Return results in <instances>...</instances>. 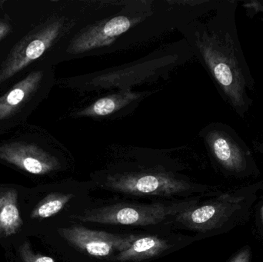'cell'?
I'll list each match as a JSON object with an SVG mask.
<instances>
[{"instance_id":"cell-1","label":"cell","mask_w":263,"mask_h":262,"mask_svg":"<svg viewBox=\"0 0 263 262\" xmlns=\"http://www.w3.org/2000/svg\"><path fill=\"white\" fill-rule=\"evenodd\" d=\"M6 12L18 23L13 36L0 49V93L35 68L52 66L64 21L49 2L5 0Z\"/></svg>"},{"instance_id":"cell-2","label":"cell","mask_w":263,"mask_h":262,"mask_svg":"<svg viewBox=\"0 0 263 262\" xmlns=\"http://www.w3.org/2000/svg\"><path fill=\"white\" fill-rule=\"evenodd\" d=\"M55 145L44 129L27 123L0 136V162L30 175H46L60 167Z\"/></svg>"},{"instance_id":"cell-3","label":"cell","mask_w":263,"mask_h":262,"mask_svg":"<svg viewBox=\"0 0 263 262\" xmlns=\"http://www.w3.org/2000/svg\"><path fill=\"white\" fill-rule=\"evenodd\" d=\"M52 66H41L0 93V136L27 124L53 86Z\"/></svg>"},{"instance_id":"cell-4","label":"cell","mask_w":263,"mask_h":262,"mask_svg":"<svg viewBox=\"0 0 263 262\" xmlns=\"http://www.w3.org/2000/svg\"><path fill=\"white\" fill-rule=\"evenodd\" d=\"M186 204H116L89 209L75 217L83 223L120 226H153L186 209Z\"/></svg>"},{"instance_id":"cell-5","label":"cell","mask_w":263,"mask_h":262,"mask_svg":"<svg viewBox=\"0 0 263 262\" xmlns=\"http://www.w3.org/2000/svg\"><path fill=\"white\" fill-rule=\"evenodd\" d=\"M218 39L217 36L205 41L202 54L213 76L237 109L247 105L245 78L235 56L233 44Z\"/></svg>"},{"instance_id":"cell-6","label":"cell","mask_w":263,"mask_h":262,"mask_svg":"<svg viewBox=\"0 0 263 262\" xmlns=\"http://www.w3.org/2000/svg\"><path fill=\"white\" fill-rule=\"evenodd\" d=\"M106 189L133 195L170 196L182 193L190 185L163 172H143L109 177L104 184Z\"/></svg>"},{"instance_id":"cell-7","label":"cell","mask_w":263,"mask_h":262,"mask_svg":"<svg viewBox=\"0 0 263 262\" xmlns=\"http://www.w3.org/2000/svg\"><path fill=\"white\" fill-rule=\"evenodd\" d=\"M60 233L71 245L96 258H106L115 252H123L138 237L91 230L83 226L61 229Z\"/></svg>"},{"instance_id":"cell-8","label":"cell","mask_w":263,"mask_h":262,"mask_svg":"<svg viewBox=\"0 0 263 262\" xmlns=\"http://www.w3.org/2000/svg\"><path fill=\"white\" fill-rule=\"evenodd\" d=\"M227 214V206L214 201L194 209H185L176 216V221L193 230L207 231L216 227Z\"/></svg>"},{"instance_id":"cell-9","label":"cell","mask_w":263,"mask_h":262,"mask_svg":"<svg viewBox=\"0 0 263 262\" xmlns=\"http://www.w3.org/2000/svg\"><path fill=\"white\" fill-rule=\"evenodd\" d=\"M170 248L171 246L159 237L138 236L129 249L117 254L114 260L120 262L143 261L161 255Z\"/></svg>"},{"instance_id":"cell-10","label":"cell","mask_w":263,"mask_h":262,"mask_svg":"<svg viewBox=\"0 0 263 262\" xmlns=\"http://www.w3.org/2000/svg\"><path fill=\"white\" fill-rule=\"evenodd\" d=\"M210 146L219 163L230 170H239L243 166V156L240 149L231 138L222 133H215Z\"/></svg>"},{"instance_id":"cell-11","label":"cell","mask_w":263,"mask_h":262,"mask_svg":"<svg viewBox=\"0 0 263 262\" xmlns=\"http://www.w3.org/2000/svg\"><path fill=\"white\" fill-rule=\"evenodd\" d=\"M17 206V193L13 189L0 193V235L10 236L22 226Z\"/></svg>"},{"instance_id":"cell-12","label":"cell","mask_w":263,"mask_h":262,"mask_svg":"<svg viewBox=\"0 0 263 262\" xmlns=\"http://www.w3.org/2000/svg\"><path fill=\"white\" fill-rule=\"evenodd\" d=\"M72 194H51L40 201L32 214V218L44 219L59 213L73 198Z\"/></svg>"},{"instance_id":"cell-13","label":"cell","mask_w":263,"mask_h":262,"mask_svg":"<svg viewBox=\"0 0 263 262\" xmlns=\"http://www.w3.org/2000/svg\"><path fill=\"white\" fill-rule=\"evenodd\" d=\"M18 29L16 20L0 7V49L13 36Z\"/></svg>"},{"instance_id":"cell-14","label":"cell","mask_w":263,"mask_h":262,"mask_svg":"<svg viewBox=\"0 0 263 262\" xmlns=\"http://www.w3.org/2000/svg\"><path fill=\"white\" fill-rule=\"evenodd\" d=\"M130 26L129 18L125 16H117L107 22L102 31L106 37H115L126 32Z\"/></svg>"},{"instance_id":"cell-15","label":"cell","mask_w":263,"mask_h":262,"mask_svg":"<svg viewBox=\"0 0 263 262\" xmlns=\"http://www.w3.org/2000/svg\"><path fill=\"white\" fill-rule=\"evenodd\" d=\"M117 108L115 99L111 98H103L98 100L92 106V112L97 116H105L114 112Z\"/></svg>"},{"instance_id":"cell-16","label":"cell","mask_w":263,"mask_h":262,"mask_svg":"<svg viewBox=\"0 0 263 262\" xmlns=\"http://www.w3.org/2000/svg\"><path fill=\"white\" fill-rule=\"evenodd\" d=\"M20 252L23 262H55L50 257L34 254L27 243H25L20 247Z\"/></svg>"},{"instance_id":"cell-17","label":"cell","mask_w":263,"mask_h":262,"mask_svg":"<svg viewBox=\"0 0 263 262\" xmlns=\"http://www.w3.org/2000/svg\"><path fill=\"white\" fill-rule=\"evenodd\" d=\"M250 253L248 249L241 252L232 262H249L250 261Z\"/></svg>"},{"instance_id":"cell-18","label":"cell","mask_w":263,"mask_h":262,"mask_svg":"<svg viewBox=\"0 0 263 262\" xmlns=\"http://www.w3.org/2000/svg\"><path fill=\"white\" fill-rule=\"evenodd\" d=\"M5 0H0V7L3 6V3H4Z\"/></svg>"},{"instance_id":"cell-19","label":"cell","mask_w":263,"mask_h":262,"mask_svg":"<svg viewBox=\"0 0 263 262\" xmlns=\"http://www.w3.org/2000/svg\"><path fill=\"white\" fill-rule=\"evenodd\" d=\"M261 212H262V220H263V206L262 208V210H261Z\"/></svg>"}]
</instances>
